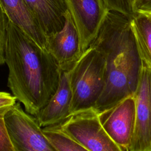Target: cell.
Returning a JSON list of instances; mask_svg holds the SVG:
<instances>
[{
    "label": "cell",
    "mask_w": 151,
    "mask_h": 151,
    "mask_svg": "<svg viewBox=\"0 0 151 151\" xmlns=\"http://www.w3.org/2000/svg\"><path fill=\"white\" fill-rule=\"evenodd\" d=\"M8 86L25 110L35 117L57 90L61 70L42 48L8 20L5 47Z\"/></svg>",
    "instance_id": "1"
},
{
    "label": "cell",
    "mask_w": 151,
    "mask_h": 151,
    "mask_svg": "<svg viewBox=\"0 0 151 151\" xmlns=\"http://www.w3.org/2000/svg\"><path fill=\"white\" fill-rule=\"evenodd\" d=\"M90 47L100 51L105 60L104 87L94 107L100 113L133 96L138 86L143 62L131 16L109 10Z\"/></svg>",
    "instance_id": "2"
},
{
    "label": "cell",
    "mask_w": 151,
    "mask_h": 151,
    "mask_svg": "<svg viewBox=\"0 0 151 151\" xmlns=\"http://www.w3.org/2000/svg\"><path fill=\"white\" fill-rule=\"evenodd\" d=\"M72 101L70 115L94 108L105 84V60L102 54L89 47L70 69Z\"/></svg>",
    "instance_id": "3"
},
{
    "label": "cell",
    "mask_w": 151,
    "mask_h": 151,
    "mask_svg": "<svg viewBox=\"0 0 151 151\" xmlns=\"http://www.w3.org/2000/svg\"><path fill=\"white\" fill-rule=\"evenodd\" d=\"M58 125L65 134L89 151H127L105 131L95 108L76 112Z\"/></svg>",
    "instance_id": "4"
},
{
    "label": "cell",
    "mask_w": 151,
    "mask_h": 151,
    "mask_svg": "<svg viewBox=\"0 0 151 151\" xmlns=\"http://www.w3.org/2000/svg\"><path fill=\"white\" fill-rule=\"evenodd\" d=\"M5 120L15 151H58L35 117L24 111L19 102L9 109Z\"/></svg>",
    "instance_id": "5"
},
{
    "label": "cell",
    "mask_w": 151,
    "mask_h": 151,
    "mask_svg": "<svg viewBox=\"0 0 151 151\" xmlns=\"http://www.w3.org/2000/svg\"><path fill=\"white\" fill-rule=\"evenodd\" d=\"M133 96L136 120L129 151H151V68L143 65Z\"/></svg>",
    "instance_id": "6"
},
{
    "label": "cell",
    "mask_w": 151,
    "mask_h": 151,
    "mask_svg": "<svg viewBox=\"0 0 151 151\" xmlns=\"http://www.w3.org/2000/svg\"><path fill=\"white\" fill-rule=\"evenodd\" d=\"M99 116L103 127L111 139L120 147L129 151L136 120L134 96L127 97L99 113Z\"/></svg>",
    "instance_id": "7"
},
{
    "label": "cell",
    "mask_w": 151,
    "mask_h": 151,
    "mask_svg": "<svg viewBox=\"0 0 151 151\" xmlns=\"http://www.w3.org/2000/svg\"><path fill=\"white\" fill-rule=\"evenodd\" d=\"M78 32L84 52L96 37L109 11L103 0H64Z\"/></svg>",
    "instance_id": "8"
},
{
    "label": "cell",
    "mask_w": 151,
    "mask_h": 151,
    "mask_svg": "<svg viewBox=\"0 0 151 151\" xmlns=\"http://www.w3.org/2000/svg\"><path fill=\"white\" fill-rule=\"evenodd\" d=\"M45 48L55 60L61 70L71 68L83 54L78 32L68 10L65 14L63 28L46 36Z\"/></svg>",
    "instance_id": "9"
},
{
    "label": "cell",
    "mask_w": 151,
    "mask_h": 151,
    "mask_svg": "<svg viewBox=\"0 0 151 151\" xmlns=\"http://www.w3.org/2000/svg\"><path fill=\"white\" fill-rule=\"evenodd\" d=\"M72 91L70 69L61 70L57 90L43 109L35 117L42 127L60 124L70 116Z\"/></svg>",
    "instance_id": "10"
},
{
    "label": "cell",
    "mask_w": 151,
    "mask_h": 151,
    "mask_svg": "<svg viewBox=\"0 0 151 151\" xmlns=\"http://www.w3.org/2000/svg\"><path fill=\"white\" fill-rule=\"evenodd\" d=\"M8 20L40 47L45 49L46 35L35 15L24 0H0Z\"/></svg>",
    "instance_id": "11"
},
{
    "label": "cell",
    "mask_w": 151,
    "mask_h": 151,
    "mask_svg": "<svg viewBox=\"0 0 151 151\" xmlns=\"http://www.w3.org/2000/svg\"><path fill=\"white\" fill-rule=\"evenodd\" d=\"M37 18L45 35L61 30L67 11L64 0H24Z\"/></svg>",
    "instance_id": "12"
},
{
    "label": "cell",
    "mask_w": 151,
    "mask_h": 151,
    "mask_svg": "<svg viewBox=\"0 0 151 151\" xmlns=\"http://www.w3.org/2000/svg\"><path fill=\"white\" fill-rule=\"evenodd\" d=\"M131 20L143 65L151 68V13L134 12Z\"/></svg>",
    "instance_id": "13"
},
{
    "label": "cell",
    "mask_w": 151,
    "mask_h": 151,
    "mask_svg": "<svg viewBox=\"0 0 151 151\" xmlns=\"http://www.w3.org/2000/svg\"><path fill=\"white\" fill-rule=\"evenodd\" d=\"M42 130L58 151H89L65 134L58 124L43 127Z\"/></svg>",
    "instance_id": "14"
},
{
    "label": "cell",
    "mask_w": 151,
    "mask_h": 151,
    "mask_svg": "<svg viewBox=\"0 0 151 151\" xmlns=\"http://www.w3.org/2000/svg\"><path fill=\"white\" fill-rule=\"evenodd\" d=\"M10 107L0 108V151H15L5 120V114Z\"/></svg>",
    "instance_id": "15"
},
{
    "label": "cell",
    "mask_w": 151,
    "mask_h": 151,
    "mask_svg": "<svg viewBox=\"0 0 151 151\" xmlns=\"http://www.w3.org/2000/svg\"><path fill=\"white\" fill-rule=\"evenodd\" d=\"M108 10L117 11L129 16L133 13L132 0H103Z\"/></svg>",
    "instance_id": "16"
},
{
    "label": "cell",
    "mask_w": 151,
    "mask_h": 151,
    "mask_svg": "<svg viewBox=\"0 0 151 151\" xmlns=\"http://www.w3.org/2000/svg\"><path fill=\"white\" fill-rule=\"evenodd\" d=\"M8 19L0 2V65L5 64V47Z\"/></svg>",
    "instance_id": "17"
},
{
    "label": "cell",
    "mask_w": 151,
    "mask_h": 151,
    "mask_svg": "<svg viewBox=\"0 0 151 151\" xmlns=\"http://www.w3.org/2000/svg\"><path fill=\"white\" fill-rule=\"evenodd\" d=\"M132 8L133 13H151V0H132Z\"/></svg>",
    "instance_id": "18"
},
{
    "label": "cell",
    "mask_w": 151,
    "mask_h": 151,
    "mask_svg": "<svg viewBox=\"0 0 151 151\" xmlns=\"http://www.w3.org/2000/svg\"><path fill=\"white\" fill-rule=\"evenodd\" d=\"M17 99L7 92L0 91V108L11 107L17 103Z\"/></svg>",
    "instance_id": "19"
},
{
    "label": "cell",
    "mask_w": 151,
    "mask_h": 151,
    "mask_svg": "<svg viewBox=\"0 0 151 151\" xmlns=\"http://www.w3.org/2000/svg\"></svg>",
    "instance_id": "20"
}]
</instances>
